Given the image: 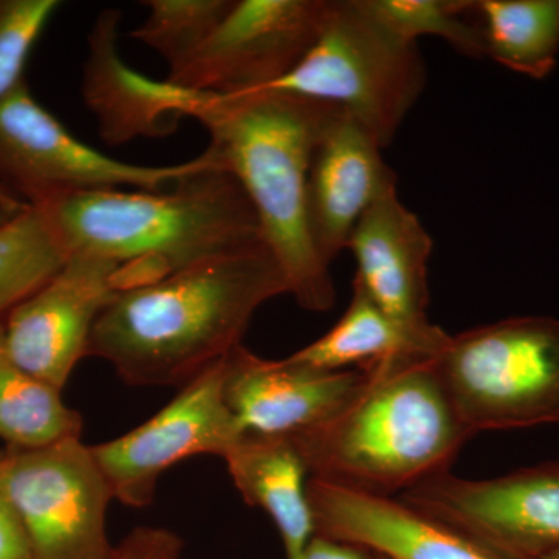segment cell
<instances>
[{"label": "cell", "instance_id": "cell-6", "mask_svg": "<svg viewBox=\"0 0 559 559\" xmlns=\"http://www.w3.org/2000/svg\"><path fill=\"white\" fill-rule=\"evenodd\" d=\"M471 436L559 423V320L510 318L463 331L433 359Z\"/></svg>", "mask_w": 559, "mask_h": 559}, {"label": "cell", "instance_id": "cell-4", "mask_svg": "<svg viewBox=\"0 0 559 559\" xmlns=\"http://www.w3.org/2000/svg\"><path fill=\"white\" fill-rule=\"evenodd\" d=\"M367 388L333 417L289 439L310 477L390 496L450 471L471 433L433 359L369 367Z\"/></svg>", "mask_w": 559, "mask_h": 559}, {"label": "cell", "instance_id": "cell-26", "mask_svg": "<svg viewBox=\"0 0 559 559\" xmlns=\"http://www.w3.org/2000/svg\"><path fill=\"white\" fill-rule=\"evenodd\" d=\"M183 543L170 530L139 527L132 530L112 559H182Z\"/></svg>", "mask_w": 559, "mask_h": 559}, {"label": "cell", "instance_id": "cell-8", "mask_svg": "<svg viewBox=\"0 0 559 559\" xmlns=\"http://www.w3.org/2000/svg\"><path fill=\"white\" fill-rule=\"evenodd\" d=\"M0 495L24 525L33 559H112V491L80 437L0 455Z\"/></svg>", "mask_w": 559, "mask_h": 559}, {"label": "cell", "instance_id": "cell-14", "mask_svg": "<svg viewBox=\"0 0 559 559\" xmlns=\"http://www.w3.org/2000/svg\"><path fill=\"white\" fill-rule=\"evenodd\" d=\"M224 396L242 432L290 437L337 414L367 388L371 369L319 371L260 358L245 345L224 359Z\"/></svg>", "mask_w": 559, "mask_h": 559}, {"label": "cell", "instance_id": "cell-24", "mask_svg": "<svg viewBox=\"0 0 559 559\" xmlns=\"http://www.w3.org/2000/svg\"><path fill=\"white\" fill-rule=\"evenodd\" d=\"M235 0H146L145 21L130 33L132 39L159 53L168 75L182 69L207 43Z\"/></svg>", "mask_w": 559, "mask_h": 559}, {"label": "cell", "instance_id": "cell-21", "mask_svg": "<svg viewBox=\"0 0 559 559\" xmlns=\"http://www.w3.org/2000/svg\"><path fill=\"white\" fill-rule=\"evenodd\" d=\"M61 392L14 362L0 322V439L10 450H38L81 436L83 418Z\"/></svg>", "mask_w": 559, "mask_h": 559}, {"label": "cell", "instance_id": "cell-27", "mask_svg": "<svg viewBox=\"0 0 559 559\" xmlns=\"http://www.w3.org/2000/svg\"><path fill=\"white\" fill-rule=\"evenodd\" d=\"M0 559H33L31 539L16 511L0 495Z\"/></svg>", "mask_w": 559, "mask_h": 559}, {"label": "cell", "instance_id": "cell-1", "mask_svg": "<svg viewBox=\"0 0 559 559\" xmlns=\"http://www.w3.org/2000/svg\"><path fill=\"white\" fill-rule=\"evenodd\" d=\"M289 294L266 242L121 289L92 330L87 356L131 385L182 389L240 347L253 314Z\"/></svg>", "mask_w": 559, "mask_h": 559}, {"label": "cell", "instance_id": "cell-30", "mask_svg": "<svg viewBox=\"0 0 559 559\" xmlns=\"http://www.w3.org/2000/svg\"><path fill=\"white\" fill-rule=\"evenodd\" d=\"M539 559H559V550L554 551V554L546 555V557L539 558Z\"/></svg>", "mask_w": 559, "mask_h": 559}, {"label": "cell", "instance_id": "cell-18", "mask_svg": "<svg viewBox=\"0 0 559 559\" xmlns=\"http://www.w3.org/2000/svg\"><path fill=\"white\" fill-rule=\"evenodd\" d=\"M223 460L246 502L274 521L286 559H300L316 528L308 499L310 474L289 437L245 432Z\"/></svg>", "mask_w": 559, "mask_h": 559}, {"label": "cell", "instance_id": "cell-31", "mask_svg": "<svg viewBox=\"0 0 559 559\" xmlns=\"http://www.w3.org/2000/svg\"><path fill=\"white\" fill-rule=\"evenodd\" d=\"M371 559H384V558L377 557V555H371Z\"/></svg>", "mask_w": 559, "mask_h": 559}, {"label": "cell", "instance_id": "cell-5", "mask_svg": "<svg viewBox=\"0 0 559 559\" xmlns=\"http://www.w3.org/2000/svg\"><path fill=\"white\" fill-rule=\"evenodd\" d=\"M425 86L426 66L417 44L396 38L359 0H329L310 50L285 79L261 91L345 110L384 150Z\"/></svg>", "mask_w": 559, "mask_h": 559}, {"label": "cell", "instance_id": "cell-9", "mask_svg": "<svg viewBox=\"0 0 559 559\" xmlns=\"http://www.w3.org/2000/svg\"><path fill=\"white\" fill-rule=\"evenodd\" d=\"M401 500L500 559H539L559 550V462L484 480L447 471Z\"/></svg>", "mask_w": 559, "mask_h": 559}, {"label": "cell", "instance_id": "cell-11", "mask_svg": "<svg viewBox=\"0 0 559 559\" xmlns=\"http://www.w3.org/2000/svg\"><path fill=\"white\" fill-rule=\"evenodd\" d=\"M329 0H235L207 43L167 80L238 95L285 79L318 38Z\"/></svg>", "mask_w": 559, "mask_h": 559}, {"label": "cell", "instance_id": "cell-25", "mask_svg": "<svg viewBox=\"0 0 559 559\" xmlns=\"http://www.w3.org/2000/svg\"><path fill=\"white\" fill-rule=\"evenodd\" d=\"M62 5L60 0H0V102L27 84L28 58Z\"/></svg>", "mask_w": 559, "mask_h": 559}, {"label": "cell", "instance_id": "cell-28", "mask_svg": "<svg viewBox=\"0 0 559 559\" xmlns=\"http://www.w3.org/2000/svg\"><path fill=\"white\" fill-rule=\"evenodd\" d=\"M300 559H371V554L352 544L316 535Z\"/></svg>", "mask_w": 559, "mask_h": 559}, {"label": "cell", "instance_id": "cell-20", "mask_svg": "<svg viewBox=\"0 0 559 559\" xmlns=\"http://www.w3.org/2000/svg\"><path fill=\"white\" fill-rule=\"evenodd\" d=\"M485 58L533 80L557 68L559 0H476Z\"/></svg>", "mask_w": 559, "mask_h": 559}, {"label": "cell", "instance_id": "cell-7", "mask_svg": "<svg viewBox=\"0 0 559 559\" xmlns=\"http://www.w3.org/2000/svg\"><path fill=\"white\" fill-rule=\"evenodd\" d=\"M216 160L207 148L182 164H128L75 138L33 97L28 84L0 102V186L31 205L81 191L165 190Z\"/></svg>", "mask_w": 559, "mask_h": 559}, {"label": "cell", "instance_id": "cell-13", "mask_svg": "<svg viewBox=\"0 0 559 559\" xmlns=\"http://www.w3.org/2000/svg\"><path fill=\"white\" fill-rule=\"evenodd\" d=\"M120 22L119 9H105L87 33L81 79L84 106L110 146L168 138L180 120L197 119L216 94L153 80L128 66L119 51Z\"/></svg>", "mask_w": 559, "mask_h": 559}, {"label": "cell", "instance_id": "cell-29", "mask_svg": "<svg viewBox=\"0 0 559 559\" xmlns=\"http://www.w3.org/2000/svg\"><path fill=\"white\" fill-rule=\"evenodd\" d=\"M27 202L14 197L9 190L0 186V227L5 226L11 219L16 218L20 213L28 207Z\"/></svg>", "mask_w": 559, "mask_h": 559}, {"label": "cell", "instance_id": "cell-15", "mask_svg": "<svg viewBox=\"0 0 559 559\" xmlns=\"http://www.w3.org/2000/svg\"><path fill=\"white\" fill-rule=\"evenodd\" d=\"M381 151L370 132L340 108L320 132L308 175L307 207L312 242L329 266L347 250L367 210L396 189V175Z\"/></svg>", "mask_w": 559, "mask_h": 559}, {"label": "cell", "instance_id": "cell-23", "mask_svg": "<svg viewBox=\"0 0 559 559\" xmlns=\"http://www.w3.org/2000/svg\"><path fill=\"white\" fill-rule=\"evenodd\" d=\"M360 7L396 38L418 43L437 36L459 53L485 58V39L476 0H359Z\"/></svg>", "mask_w": 559, "mask_h": 559}, {"label": "cell", "instance_id": "cell-16", "mask_svg": "<svg viewBox=\"0 0 559 559\" xmlns=\"http://www.w3.org/2000/svg\"><path fill=\"white\" fill-rule=\"evenodd\" d=\"M316 535L384 559H500L403 500L310 477Z\"/></svg>", "mask_w": 559, "mask_h": 559}, {"label": "cell", "instance_id": "cell-2", "mask_svg": "<svg viewBox=\"0 0 559 559\" xmlns=\"http://www.w3.org/2000/svg\"><path fill=\"white\" fill-rule=\"evenodd\" d=\"M40 207L69 255L119 264L121 289L264 241L248 194L219 159L165 190L81 191Z\"/></svg>", "mask_w": 559, "mask_h": 559}, {"label": "cell", "instance_id": "cell-17", "mask_svg": "<svg viewBox=\"0 0 559 559\" xmlns=\"http://www.w3.org/2000/svg\"><path fill=\"white\" fill-rule=\"evenodd\" d=\"M429 237L392 189L360 218L348 241L358 264L355 282L390 318L415 333L440 330L428 319Z\"/></svg>", "mask_w": 559, "mask_h": 559}, {"label": "cell", "instance_id": "cell-12", "mask_svg": "<svg viewBox=\"0 0 559 559\" xmlns=\"http://www.w3.org/2000/svg\"><path fill=\"white\" fill-rule=\"evenodd\" d=\"M121 289L116 261L72 253L57 274L7 316L3 336L11 358L33 377L64 389L92 330Z\"/></svg>", "mask_w": 559, "mask_h": 559}, {"label": "cell", "instance_id": "cell-19", "mask_svg": "<svg viewBox=\"0 0 559 559\" xmlns=\"http://www.w3.org/2000/svg\"><path fill=\"white\" fill-rule=\"evenodd\" d=\"M448 340L450 334L441 329L421 334L401 325L355 282L340 322L288 359L319 371L369 369L396 360L436 359Z\"/></svg>", "mask_w": 559, "mask_h": 559}, {"label": "cell", "instance_id": "cell-22", "mask_svg": "<svg viewBox=\"0 0 559 559\" xmlns=\"http://www.w3.org/2000/svg\"><path fill=\"white\" fill-rule=\"evenodd\" d=\"M69 257L40 205H28L0 227V319L46 285Z\"/></svg>", "mask_w": 559, "mask_h": 559}, {"label": "cell", "instance_id": "cell-3", "mask_svg": "<svg viewBox=\"0 0 559 559\" xmlns=\"http://www.w3.org/2000/svg\"><path fill=\"white\" fill-rule=\"evenodd\" d=\"M334 110L285 92L255 91L215 95L194 119L209 132L207 148L248 194L290 296L316 312L331 310L336 289L311 238L308 175L320 132Z\"/></svg>", "mask_w": 559, "mask_h": 559}, {"label": "cell", "instance_id": "cell-10", "mask_svg": "<svg viewBox=\"0 0 559 559\" xmlns=\"http://www.w3.org/2000/svg\"><path fill=\"white\" fill-rule=\"evenodd\" d=\"M224 359L139 428L91 447L114 499L132 509L150 506L165 471L197 455L224 459L240 440L245 432L224 396Z\"/></svg>", "mask_w": 559, "mask_h": 559}]
</instances>
